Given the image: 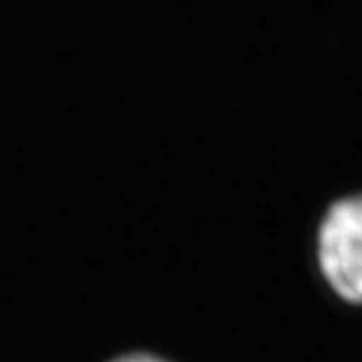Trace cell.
Returning <instances> with one entry per match:
<instances>
[{
	"label": "cell",
	"instance_id": "cell-1",
	"mask_svg": "<svg viewBox=\"0 0 362 362\" xmlns=\"http://www.w3.org/2000/svg\"><path fill=\"white\" fill-rule=\"evenodd\" d=\"M317 264L327 285L362 303V193L332 202L317 228Z\"/></svg>",
	"mask_w": 362,
	"mask_h": 362
},
{
	"label": "cell",
	"instance_id": "cell-2",
	"mask_svg": "<svg viewBox=\"0 0 362 362\" xmlns=\"http://www.w3.org/2000/svg\"><path fill=\"white\" fill-rule=\"evenodd\" d=\"M115 362H165L156 356H146V353H132V356H125V358H118Z\"/></svg>",
	"mask_w": 362,
	"mask_h": 362
}]
</instances>
